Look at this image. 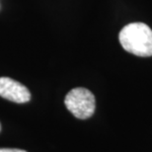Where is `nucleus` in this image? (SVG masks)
Returning <instances> with one entry per match:
<instances>
[{
    "label": "nucleus",
    "instance_id": "obj_1",
    "mask_svg": "<svg viewBox=\"0 0 152 152\" xmlns=\"http://www.w3.org/2000/svg\"><path fill=\"white\" fill-rule=\"evenodd\" d=\"M118 39L127 53L137 56H152V30L146 24H129L121 29Z\"/></svg>",
    "mask_w": 152,
    "mask_h": 152
},
{
    "label": "nucleus",
    "instance_id": "obj_2",
    "mask_svg": "<svg viewBox=\"0 0 152 152\" xmlns=\"http://www.w3.org/2000/svg\"><path fill=\"white\" fill-rule=\"evenodd\" d=\"M64 104L75 118L85 120L94 114L96 108L95 97L86 88H74L65 97Z\"/></svg>",
    "mask_w": 152,
    "mask_h": 152
},
{
    "label": "nucleus",
    "instance_id": "obj_3",
    "mask_svg": "<svg viewBox=\"0 0 152 152\" xmlns=\"http://www.w3.org/2000/svg\"><path fill=\"white\" fill-rule=\"evenodd\" d=\"M0 97L8 101L23 104L31 100V93L20 82L9 77H0Z\"/></svg>",
    "mask_w": 152,
    "mask_h": 152
},
{
    "label": "nucleus",
    "instance_id": "obj_4",
    "mask_svg": "<svg viewBox=\"0 0 152 152\" xmlns=\"http://www.w3.org/2000/svg\"><path fill=\"white\" fill-rule=\"evenodd\" d=\"M0 152H27V151L21 149H15V148H0Z\"/></svg>",
    "mask_w": 152,
    "mask_h": 152
},
{
    "label": "nucleus",
    "instance_id": "obj_5",
    "mask_svg": "<svg viewBox=\"0 0 152 152\" xmlns=\"http://www.w3.org/2000/svg\"><path fill=\"white\" fill-rule=\"evenodd\" d=\"M0 132H1V124H0Z\"/></svg>",
    "mask_w": 152,
    "mask_h": 152
}]
</instances>
